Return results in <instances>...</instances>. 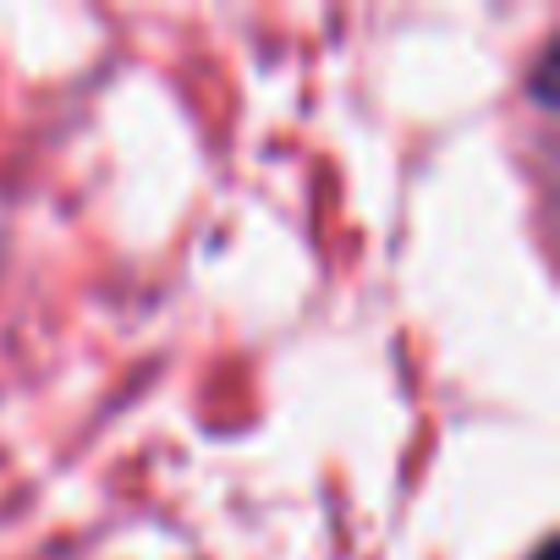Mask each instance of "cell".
<instances>
[{
	"label": "cell",
	"mask_w": 560,
	"mask_h": 560,
	"mask_svg": "<svg viewBox=\"0 0 560 560\" xmlns=\"http://www.w3.org/2000/svg\"><path fill=\"white\" fill-rule=\"evenodd\" d=\"M538 560H549V555H538Z\"/></svg>",
	"instance_id": "cell-1"
}]
</instances>
